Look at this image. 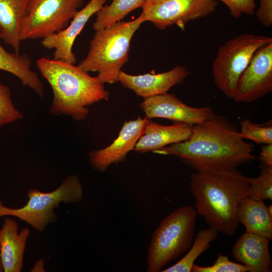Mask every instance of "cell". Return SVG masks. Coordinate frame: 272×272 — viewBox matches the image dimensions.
<instances>
[{"label":"cell","mask_w":272,"mask_h":272,"mask_svg":"<svg viewBox=\"0 0 272 272\" xmlns=\"http://www.w3.org/2000/svg\"><path fill=\"white\" fill-rule=\"evenodd\" d=\"M79 7L77 0H29L21 23V41L42 39L63 29Z\"/></svg>","instance_id":"8"},{"label":"cell","mask_w":272,"mask_h":272,"mask_svg":"<svg viewBox=\"0 0 272 272\" xmlns=\"http://www.w3.org/2000/svg\"><path fill=\"white\" fill-rule=\"evenodd\" d=\"M190 73L182 65L159 74L131 75L121 71L118 82L144 99L167 93L175 85L182 83Z\"/></svg>","instance_id":"14"},{"label":"cell","mask_w":272,"mask_h":272,"mask_svg":"<svg viewBox=\"0 0 272 272\" xmlns=\"http://www.w3.org/2000/svg\"><path fill=\"white\" fill-rule=\"evenodd\" d=\"M145 22L141 14L133 20L96 30L87 54L78 66L87 73H98L96 77L103 85L118 82L121 68L129 59L132 36Z\"/></svg>","instance_id":"4"},{"label":"cell","mask_w":272,"mask_h":272,"mask_svg":"<svg viewBox=\"0 0 272 272\" xmlns=\"http://www.w3.org/2000/svg\"><path fill=\"white\" fill-rule=\"evenodd\" d=\"M254 198L272 200V166L261 164L260 173L257 177H249Z\"/></svg>","instance_id":"24"},{"label":"cell","mask_w":272,"mask_h":272,"mask_svg":"<svg viewBox=\"0 0 272 272\" xmlns=\"http://www.w3.org/2000/svg\"><path fill=\"white\" fill-rule=\"evenodd\" d=\"M28 200L21 208L7 207L0 202V217L13 216L25 222L37 231H43L57 216L54 212L61 202L67 203L81 201L84 197L82 184L79 177L70 175L54 190L43 192L32 189L27 194Z\"/></svg>","instance_id":"6"},{"label":"cell","mask_w":272,"mask_h":272,"mask_svg":"<svg viewBox=\"0 0 272 272\" xmlns=\"http://www.w3.org/2000/svg\"><path fill=\"white\" fill-rule=\"evenodd\" d=\"M44 261L43 259H40L36 261L32 268L31 271H44Z\"/></svg>","instance_id":"30"},{"label":"cell","mask_w":272,"mask_h":272,"mask_svg":"<svg viewBox=\"0 0 272 272\" xmlns=\"http://www.w3.org/2000/svg\"><path fill=\"white\" fill-rule=\"evenodd\" d=\"M106 1L90 0L83 9L78 11L65 28L42 39V47L54 49L53 58L75 64L77 58L73 51L75 41L89 20L101 9Z\"/></svg>","instance_id":"13"},{"label":"cell","mask_w":272,"mask_h":272,"mask_svg":"<svg viewBox=\"0 0 272 272\" xmlns=\"http://www.w3.org/2000/svg\"><path fill=\"white\" fill-rule=\"evenodd\" d=\"M29 0H0V38L19 53L20 26Z\"/></svg>","instance_id":"19"},{"label":"cell","mask_w":272,"mask_h":272,"mask_svg":"<svg viewBox=\"0 0 272 272\" xmlns=\"http://www.w3.org/2000/svg\"><path fill=\"white\" fill-rule=\"evenodd\" d=\"M16 221L6 218L0 230V255L5 272H20L23 267L24 252L30 234L28 228L18 232Z\"/></svg>","instance_id":"15"},{"label":"cell","mask_w":272,"mask_h":272,"mask_svg":"<svg viewBox=\"0 0 272 272\" xmlns=\"http://www.w3.org/2000/svg\"><path fill=\"white\" fill-rule=\"evenodd\" d=\"M146 0H112L109 5L103 6L96 14L93 29L104 28L117 22L134 10L142 8Z\"/></svg>","instance_id":"22"},{"label":"cell","mask_w":272,"mask_h":272,"mask_svg":"<svg viewBox=\"0 0 272 272\" xmlns=\"http://www.w3.org/2000/svg\"><path fill=\"white\" fill-rule=\"evenodd\" d=\"M23 114L15 106L9 87L0 81V128L22 119Z\"/></svg>","instance_id":"25"},{"label":"cell","mask_w":272,"mask_h":272,"mask_svg":"<svg viewBox=\"0 0 272 272\" xmlns=\"http://www.w3.org/2000/svg\"><path fill=\"white\" fill-rule=\"evenodd\" d=\"M259 160L261 164L272 166V144L262 145Z\"/></svg>","instance_id":"29"},{"label":"cell","mask_w":272,"mask_h":272,"mask_svg":"<svg viewBox=\"0 0 272 272\" xmlns=\"http://www.w3.org/2000/svg\"><path fill=\"white\" fill-rule=\"evenodd\" d=\"M2 271H3V266H2V264L1 262V255H0V272H2Z\"/></svg>","instance_id":"32"},{"label":"cell","mask_w":272,"mask_h":272,"mask_svg":"<svg viewBox=\"0 0 272 272\" xmlns=\"http://www.w3.org/2000/svg\"><path fill=\"white\" fill-rule=\"evenodd\" d=\"M192 127V125L183 122L163 125L150 119L133 150L140 154L153 152L172 144L185 141L191 134Z\"/></svg>","instance_id":"17"},{"label":"cell","mask_w":272,"mask_h":272,"mask_svg":"<svg viewBox=\"0 0 272 272\" xmlns=\"http://www.w3.org/2000/svg\"><path fill=\"white\" fill-rule=\"evenodd\" d=\"M272 91V42L258 48L240 76L233 99L250 103Z\"/></svg>","instance_id":"10"},{"label":"cell","mask_w":272,"mask_h":272,"mask_svg":"<svg viewBox=\"0 0 272 272\" xmlns=\"http://www.w3.org/2000/svg\"><path fill=\"white\" fill-rule=\"evenodd\" d=\"M36 65L52 90L51 114H63L77 121L83 120L89 113L88 106L109 99V93L104 85L78 65L46 57L38 59Z\"/></svg>","instance_id":"3"},{"label":"cell","mask_w":272,"mask_h":272,"mask_svg":"<svg viewBox=\"0 0 272 272\" xmlns=\"http://www.w3.org/2000/svg\"><path fill=\"white\" fill-rule=\"evenodd\" d=\"M31 60L26 54L8 52L0 43V70L14 75L24 86L43 97L44 93L43 84L37 73L31 69Z\"/></svg>","instance_id":"20"},{"label":"cell","mask_w":272,"mask_h":272,"mask_svg":"<svg viewBox=\"0 0 272 272\" xmlns=\"http://www.w3.org/2000/svg\"><path fill=\"white\" fill-rule=\"evenodd\" d=\"M272 42L271 37L253 33L241 34L222 45L212 64V75L217 87L233 99L240 76L255 52Z\"/></svg>","instance_id":"7"},{"label":"cell","mask_w":272,"mask_h":272,"mask_svg":"<svg viewBox=\"0 0 272 272\" xmlns=\"http://www.w3.org/2000/svg\"><path fill=\"white\" fill-rule=\"evenodd\" d=\"M240 124L239 134L243 139H248L259 145L272 144L271 120L266 125L245 119L240 121Z\"/></svg>","instance_id":"23"},{"label":"cell","mask_w":272,"mask_h":272,"mask_svg":"<svg viewBox=\"0 0 272 272\" xmlns=\"http://www.w3.org/2000/svg\"><path fill=\"white\" fill-rule=\"evenodd\" d=\"M259 6L256 11V16L264 27L272 25V0H259Z\"/></svg>","instance_id":"28"},{"label":"cell","mask_w":272,"mask_h":272,"mask_svg":"<svg viewBox=\"0 0 272 272\" xmlns=\"http://www.w3.org/2000/svg\"><path fill=\"white\" fill-rule=\"evenodd\" d=\"M269 240L257 234L245 232L234 245L232 256L250 272H271Z\"/></svg>","instance_id":"16"},{"label":"cell","mask_w":272,"mask_h":272,"mask_svg":"<svg viewBox=\"0 0 272 272\" xmlns=\"http://www.w3.org/2000/svg\"><path fill=\"white\" fill-rule=\"evenodd\" d=\"M217 6L216 0H146L141 14L161 30L173 25L184 30L186 24L214 13Z\"/></svg>","instance_id":"9"},{"label":"cell","mask_w":272,"mask_h":272,"mask_svg":"<svg viewBox=\"0 0 272 272\" xmlns=\"http://www.w3.org/2000/svg\"><path fill=\"white\" fill-rule=\"evenodd\" d=\"M197 215L192 206H183L160 222L148 248L147 271H161L189 250L194 240Z\"/></svg>","instance_id":"5"},{"label":"cell","mask_w":272,"mask_h":272,"mask_svg":"<svg viewBox=\"0 0 272 272\" xmlns=\"http://www.w3.org/2000/svg\"><path fill=\"white\" fill-rule=\"evenodd\" d=\"M84 0H77L79 7L82 6Z\"/></svg>","instance_id":"31"},{"label":"cell","mask_w":272,"mask_h":272,"mask_svg":"<svg viewBox=\"0 0 272 272\" xmlns=\"http://www.w3.org/2000/svg\"><path fill=\"white\" fill-rule=\"evenodd\" d=\"M192 272H247L248 268L244 264L231 261L228 256L219 254L214 263L211 266H201L194 264Z\"/></svg>","instance_id":"26"},{"label":"cell","mask_w":272,"mask_h":272,"mask_svg":"<svg viewBox=\"0 0 272 272\" xmlns=\"http://www.w3.org/2000/svg\"><path fill=\"white\" fill-rule=\"evenodd\" d=\"M237 219L245 227V232L272 238V215L264 200L251 196L242 198L237 209Z\"/></svg>","instance_id":"18"},{"label":"cell","mask_w":272,"mask_h":272,"mask_svg":"<svg viewBox=\"0 0 272 272\" xmlns=\"http://www.w3.org/2000/svg\"><path fill=\"white\" fill-rule=\"evenodd\" d=\"M147 117L125 121L118 135L108 146L91 151L89 160L92 168L99 172L105 171L112 164L124 162L127 154L133 150L136 143L144 132L149 121Z\"/></svg>","instance_id":"12"},{"label":"cell","mask_w":272,"mask_h":272,"mask_svg":"<svg viewBox=\"0 0 272 272\" xmlns=\"http://www.w3.org/2000/svg\"><path fill=\"white\" fill-rule=\"evenodd\" d=\"M218 232L212 227L200 230L188 252L176 263L161 270L162 272H191L195 260L211 246L217 237Z\"/></svg>","instance_id":"21"},{"label":"cell","mask_w":272,"mask_h":272,"mask_svg":"<svg viewBox=\"0 0 272 272\" xmlns=\"http://www.w3.org/2000/svg\"><path fill=\"white\" fill-rule=\"evenodd\" d=\"M218 1L223 3L228 7L232 17L237 19L243 15H253L256 8V2L258 0Z\"/></svg>","instance_id":"27"},{"label":"cell","mask_w":272,"mask_h":272,"mask_svg":"<svg viewBox=\"0 0 272 272\" xmlns=\"http://www.w3.org/2000/svg\"><path fill=\"white\" fill-rule=\"evenodd\" d=\"M190 179L197 214L218 232L233 236L239 226L236 215L238 203L242 198L253 195L249 177L236 169L197 170L190 175Z\"/></svg>","instance_id":"2"},{"label":"cell","mask_w":272,"mask_h":272,"mask_svg":"<svg viewBox=\"0 0 272 272\" xmlns=\"http://www.w3.org/2000/svg\"><path fill=\"white\" fill-rule=\"evenodd\" d=\"M140 107L149 119L163 118L192 125L201 123L215 114L211 107H191L174 94L168 93L144 99Z\"/></svg>","instance_id":"11"},{"label":"cell","mask_w":272,"mask_h":272,"mask_svg":"<svg viewBox=\"0 0 272 272\" xmlns=\"http://www.w3.org/2000/svg\"><path fill=\"white\" fill-rule=\"evenodd\" d=\"M253 146L240 135L235 124L226 117L215 114L192 125L185 141L153 152L179 158L197 170H232L255 159Z\"/></svg>","instance_id":"1"}]
</instances>
